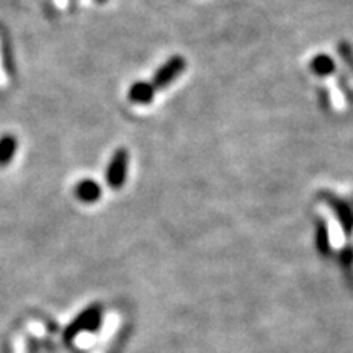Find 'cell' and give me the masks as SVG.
Instances as JSON below:
<instances>
[{"label":"cell","instance_id":"9","mask_svg":"<svg viewBox=\"0 0 353 353\" xmlns=\"http://www.w3.org/2000/svg\"><path fill=\"white\" fill-rule=\"evenodd\" d=\"M317 245L322 252H330V247H332V241H330V234H329V226L325 224L324 219H317Z\"/></svg>","mask_w":353,"mask_h":353},{"label":"cell","instance_id":"7","mask_svg":"<svg viewBox=\"0 0 353 353\" xmlns=\"http://www.w3.org/2000/svg\"><path fill=\"white\" fill-rule=\"evenodd\" d=\"M309 69H311L312 74L319 77H327L332 76L335 72V63L334 59L327 54H317L311 59L309 63Z\"/></svg>","mask_w":353,"mask_h":353},{"label":"cell","instance_id":"6","mask_svg":"<svg viewBox=\"0 0 353 353\" xmlns=\"http://www.w3.org/2000/svg\"><path fill=\"white\" fill-rule=\"evenodd\" d=\"M74 193H76V198L79 201L87 203V205H92V203H97L101 196V188L99 182L92 179H83L76 185L74 188Z\"/></svg>","mask_w":353,"mask_h":353},{"label":"cell","instance_id":"2","mask_svg":"<svg viewBox=\"0 0 353 353\" xmlns=\"http://www.w3.org/2000/svg\"><path fill=\"white\" fill-rule=\"evenodd\" d=\"M128 164H130V154L125 148L117 149L113 152L112 159H110L108 167H107V183L110 188L113 190H121L123 185L126 182L128 175Z\"/></svg>","mask_w":353,"mask_h":353},{"label":"cell","instance_id":"1","mask_svg":"<svg viewBox=\"0 0 353 353\" xmlns=\"http://www.w3.org/2000/svg\"><path fill=\"white\" fill-rule=\"evenodd\" d=\"M187 70V59L183 56H172L159 68L152 76V85L156 90L169 87Z\"/></svg>","mask_w":353,"mask_h":353},{"label":"cell","instance_id":"4","mask_svg":"<svg viewBox=\"0 0 353 353\" xmlns=\"http://www.w3.org/2000/svg\"><path fill=\"white\" fill-rule=\"evenodd\" d=\"M325 203H329L330 210L337 218L339 224H341L343 232L345 234H352L353 232V210L348 206V203H345L341 198L334 196V195H325Z\"/></svg>","mask_w":353,"mask_h":353},{"label":"cell","instance_id":"8","mask_svg":"<svg viewBox=\"0 0 353 353\" xmlns=\"http://www.w3.org/2000/svg\"><path fill=\"white\" fill-rule=\"evenodd\" d=\"M17 149H19V141L15 136L3 134L0 138V167H6L10 164L15 157Z\"/></svg>","mask_w":353,"mask_h":353},{"label":"cell","instance_id":"5","mask_svg":"<svg viewBox=\"0 0 353 353\" xmlns=\"http://www.w3.org/2000/svg\"><path fill=\"white\" fill-rule=\"evenodd\" d=\"M154 97H156V88L151 82H134L128 90V99L136 105H149L152 103Z\"/></svg>","mask_w":353,"mask_h":353},{"label":"cell","instance_id":"11","mask_svg":"<svg viewBox=\"0 0 353 353\" xmlns=\"http://www.w3.org/2000/svg\"><path fill=\"white\" fill-rule=\"evenodd\" d=\"M97 2H99V3H107L108 0H97Z\"/></svg>","mask_w":353,"mask_h":353},{"label":"cell","instance_id":"10","mask_svg":"<svg viewBox=\"0 0 353 353\" xmlns=\"http://www.w3.org/2000/svg\"><path fill=\"white\" fill-rule=\"evenodd\" d=\"M0 51H2V63H3V69H6V72L8 74V76H15V63H13L10 44H8L6 39L2 41Z\"/></svg>","mask_w":353,"mask_h":353},{"label":"cell","instance_id":"3","mask_svg":"<svg viewBox=\"0 0 353 353\" xmlns=\"http://www.w3.org/2000/svg\"><path fill=\"white\" fill-rule=\"evenodd\" d=\"M101 321V309L100 306H90L77 317L68 329V337L72 339L74 335L83 332V330H95L100 325Z\"/></svg>","mask_w":353,"mask_h":353}]
</instances>
